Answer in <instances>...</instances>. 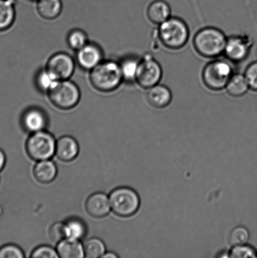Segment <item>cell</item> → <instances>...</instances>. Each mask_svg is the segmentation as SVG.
<instances>
[{
	"instance_id": "6da1fadb",
	"label": "cell",
	"mask_w": 257,
	"mask_h": 258,
	"mask_svg": "<svg viewBox=\"0 0 257 258\" xmlns=\"http://www.w3.org/2000/svg\"><path fill=\"white\" fill-rule=\"evenodd\" d=\"M90 82L98 92L110 93L117 89L123 82L119 62L104 60L90 71Z\"/></svg>"
},
{
	"instance_id": "7a4b0ae2",
	"label": "cell",
	"mask_w": 257,
	"mask_h": 258,
	"mask_svg": "<svg viewBox=\"0 0 257 258\" xmlns=\"http://www.w3.org/2000/svg\"><path fill=\"white\" fill-rule=\"evenodd\" d=\"M227 39L224 32L217 28L205 27L196 33L193 45L201 56L215 58L224 54Z\"/></svg>"
},
{
	"instance_id": "3957f363",
	"label": "cell",
	"mask_w": 257,
	"mask_h": 258,
	"mask_svg": "<svg viewBox=\"0 0 257 258\" xmlns=\"http://www.w3.org/2000/svg\"><path fill=\"white\" fill-rule=\"evenodd\" d=\"M157 36L165 47L178 50L187 44L190 39V29L183 20L171 17L159 25Z\"/></svg>"
},
{
	"instance_id": "277c9868",
	"label": "cell",
	"mask_w": 257,
	"mask_h": 258,
	"mask_svg": "<svg viewBox=\"0 0 257 258\" xmlns=\"http://www.w3.org/2000/svg\"><path fill=\"white\" fill-rule=\"evenodd\" d=\"M47 95L54 107L63 110L76 107L81 97L79 88L69 80L57 81Z\"/></svg>"
},
{
	"instance_id": "5b68a950",
	"label": "cell",
	"mask_w": 257,
	"mask_h": 258,
	"mask_svg": "<svg viewBox=\"0 0 257 258\" xmlns=\"http://www.w3.org/2000/svg\"><path fill=\"white\" fill-rule=\"evenodd\" d=\"M233 75V68L230 62L224 60H214L204 68L202 80L209 89L220 91L226 88Z\"/></svg>"
},
{
	"instance_id": "8992f818",
	"label": "cell",
	"mask_w": 257,
	"mask_h": 258,
	"mask_svg": "<svg viewBox=\"0 0 257 258\" xmlns=\"http://www.w3.org/2000/svg\"><path fill=\"white\" fill-rule=\"evenodd\" d=\"M111 209L118 216L128 217L137 213L140 199L134 189L120 187L114 189L109 197Z\"/></svg>"
},
{
	"instance_id": "52a82bcc",
	"label": "cell",
	"mask_w": 257,
	"mask_h": 258,
	"mask_svg": "<svg viewBox=\"0 0 257 258\" xmlns=\"http://www.w3.org/2000/svg\"><path fill=\"white\" fill-rule=\"evenodd\" d=\"M56 141L51 134L42 131L32 133L28 139L26 150L34 160H48L55 154Z\"/></svg>"
},
{
	"instance_id": "ba28073f",
	"label": "cell",
	"mask_w": 257,
	"mask_h": 258,
	"mask_svg": "<svg viewBox=\"0 0 257 258\" xmlns=\"http://www.w3.org/2000/svg\"><path fill=\"white\" fill-rule=\"evenodd\" d=\"M163 72L159 62L150 54L140 59L135 82L140 87L147 90L159 84Z\"/></svg>"
},
{
	"instance_id": "9c48e42d",
	"label": "cell",
	"mask_w": 257,
	"mask_h": 258,
	"mask_svg": "<svg viewBox=\"0 0 257 258\" xmlns=\"http://www.w3.org/2000/svg\"><path fill=\"white\" fill-rule=\"evenodd\" d=\"M45 68L57 81L69 80L75 72V60L67 53L57 52L50 57Z\"/></svg>"
},
{
	"instance_id": "30bf717a",
	"label": "cell",
	"mask_w": 257,
	"mask_h": 258,
	"mask_svg": "<svg viewBox=\"0 0 257 258\" xmlns=\"http://www.w3.org/2000/svg\"><path fill=\"white\" fill-rule=\"evenodd\" d=\"M250 45V41L247 37L242 35H233L228 38L224 54L230 61H243L248 56Z\"/></svg>"
},
{
	"instance_id": "8fae6325",
	"label": "cell",
	"mask_w": 257,
	"mask_h": 258,
	"mask_svg": "<svg viewBox=\"0 0 257 258\" xmlns=\"http://www.w3.org/2000/svg\"><path fill=\"white\" fill-rule=\"evenodd\" d=\"M75 60L82 69L91 71L103 61V50L97 44L88 42L77 50Z\"/></svg>"
},
{
	"instance_id": "7c38bea8",
	"label": "cell",
	"mask_w": 257,
	"mask_h": 258,
	"mask_svg": "<svg viewBox=\"0 0 257 258\" xmlns=\"http://www.w3.org/2000/svg\"><path fill=\"white\" fill-rule=\"evenodd\" d=\"M46 114L39 108H30L25 111L22 117L23 127L29 133L44 131L47 125Z\"/></svg>"
},
{
	"instance_id": "4fadbf2b",
	"label": "cell",
	"mask_w": 257,
	"mask_h": 258,
	"mask_svg": "<svg viewBox=\"0 0 257 258\" xmlns=\"http://www.w3.org/2000/svg\"><path fill=\"white\" fill-rule=\"evenodd\" d=\"M85 210L94 218L107 216L111 210L109 197L103 193L92 195L85 202Z\"/></svg>"
},
{
	"instance_id": "5bb4252c",
	"label": "cell",
	"mask_w": 257,
	"mask_h": 258,
	"mask_svg": "<svg viewBox=\"0 0 257 258\" xmlns=\"http://www.w3.org/2000/svg\"><path fill=\"white\" fill-rule=\"evenodd\" d=\"M147 90L146 99L153 108L161 109L167 107L172 102V92L165 85L158 84Z\"/></svg>"
},
{
	"instance_id": "9a60e30c",
	"label": "cell",
	"mask_w": 257,
	"mask_h": 258,
	"mask_svg": "<svg viewBox=\"0 0 257 258\" xmlns=\"http://www.w3.org/2000/svg\"><path fill=\"white\" fill-rule=\"evenodd\" d=\"M79 151V145L72 137L63 136L56 142L55 154L60 161L70 162L74 160Z\"/></svg>"
},
{
	"instance_id": "2e32d148",
	"label": "cell",
	"mask_w": 257,
	"mask_h": 258,
	"mask_svg": "<svg viewBox=\"0 0 257 258\" xmlns=\"http://www.w3.org/2000/svg\"><path fill=\"white\" fill-rule=\"evenodd\" d=\"M147 15L151 22L159 25L171 17L169 5L163 0H155L148 7Z\"/></svg>"
},
{
	"instance_id": "e0dca14e",
	"label": "cell",
	"mask_w": 257,
	"mask_h": 258,
	"mask_svg": "<svg viewBox=\"0 0 257 258\" xmlns=\"http://www.w3.org/2000/svg\"><path fill=\"white\" fill-rule=\"evenodd\" d=\"M57 252L61 258H82L85 257L84 248L80 241L66 238L58 243Z\"/></svg>"
},
{
	"instance_id": "ac0fdd59",
	"label": "cell",
	"mask_w": 257,
	"mask_h": 258,
	"mask_svg": "<svg viewBox=\"0 0 257 258\" xmlns=\"http://www.w3.org/2000/svg\"><path fill=\"white\" fill-rule=\"evenodd\" d=\"M57 174V166L49 159L38 162L34 168L35 178L40 183H51L56 178Z\"/></svg>"
},
{
	"instance_id": "d6986e66",
	"label": "cell",
	"mask_w": 257,
	"mask_h": 258,
	"mask_svg": "<svg viewBox=\"0 0 257 258\" xmlns=\"http://www.w3.org/2000/svg\"><path fill=\"white\" fill-rule=\"evenodd\" d=\"M62 11L61 0H39L37 2V12L43 19H56Z\"/></svg>"
},
{
	"instance_id": "ffe728a7",
	"label": "cell",
	"mask_w": 257,
	"mask_h": 258,
	"mask_svg": "<svg viewBox=\"0 0 257 258\" xmlns=\"http://www.w3.org/2000/svg\"><path fill=\"white\" fill-rule=\"evenodd\" d=\"M16 11L14 3L0 0V32L6 31L14 24Z\"/></svg>"
},
{
	"instance_id": "44dd1931",
	"label": "cell",
	"mask_w": 257,
	"mask_h": 258,
	"mask_svg": "<svg viewBox=\"0 0 257 258\" xmlns=\"http://www.w3.org/2000/svg\"><path fill=\"white\" fill-rule=\"evenodd\" d=\"M225 88L228 95L235 98L242 97L250 89L245 75L241 74H233Z\"/></svg>"
},
{
	"instance_id": "7402d4cb",
	"label": "cell",
	"mask_w": 257,
	"mask_h": 258,
	"mask_svg": "<svg viewBox=\"0 0 257 258\" xmlns=\"http://www.w3.org/2000/svg\"><path fill=\"white\" fill-rule=\"evenodd\" d=\"M66 238L78 240L84 238L87 232V227L81 219L70 218L64 222Z\"/></svg>"
},
{
	"instance_id": "603a6c76",
	"label": "cell",
	"mask_w": 257,
	"mask_h": 258,
	"mask_svg": "<svg viewBox=\"0 0 257 258\" xmlns=\"http://www.w3.org/2000/svg\"><path fill=\"white\" fill-rule=\"evenodd\" d=\"M140 59L134 57H127L119 62L123 81L128 83L135 82Z\"/></svg>"
},
{
	"instance_id": "cb8c5ba5",
	"label": "cell",
	"mask_w": 257,
	"mask_h": 258,
	"mask_svg": "<svg viewBox=\"0 0 257 258\" xmlns=\"http://www.w3.org/2000/svg\"><path fill=\"white\" fill-rule=\"evenodd\" d=\"M84 248L85 257L87 258L102 257L106 252L104 242L95 237L88 240Z\"/></svg>"
},
{
	"instance_id": "d4e9b609",
	"label": "cell",
	"mask_w": 257,
	"mask_h": 258,
	"mask_svg": "<svg viewBox=\"0 0 257 258\" xmlns=\"http://www.w3.org/2000/svg\"><path fill=\"white\" fill-rule=\"evenodd\" d=\"M67 42L70 49L77 51L89 42L87 33L82 30L75 29L69 32Z\"/></svg>"
},
{
	"instance_id": "484cf974",
	"label": "cell",
	"mask_w": 257,
	"mask_h": 258,
	"mask_svg": "<svg viewBox=\"0 0 257 258\" xmlns=\"http://www.w3.org/2000/svg\"><path fill=\"white\" fill-rule=\"evenodd\" d=\"M57 82L50 73L44 68L38 72L35 77V84L40 92L47 93Z\"/></svg>"
},
{
	"instance_id": "4316f807",
	"label": "cell",
	"mask_w": 257,
	"mask_h": 258,
	"mask_svg": "<svg viewBox=\"0 0 257 258\" xmlns=\"http://www.w3.org/2000/svg\"><path fill=\"white\" fill-rule=\"evenodd\" d=\"M250 238V232L245 227L238 226L231 231L229 236V242L232 246L245 244Z\"/></svg>"
},
{
	"instance_id": "83f0119b",
	"label": "cell",
	"mask_w": 257,
	"mask_h": 258,
	"mask_svg": "<svg viewBox=\"0 0 257 258\" xmlns=\"http://www.w3.org/2000/svg\"><path fill=\"white\" fill-rule=\"evenodd\" d=\"M229 257L233 258L257 257V252L253 247L248 245L242 244L235 246L229 252Z\"/></svg>"
},
{
	"instance_id": "f1b7e54d",
	"label": "cell",
	"mask_w": 257,
	"mask_h": 258,
	"mask_svg": "<svg viewBox=\"0 0 257 258\" xmlns=\"http://www.w3.org/2000/svg\"><path fill=\"white\" fill-rule=\"evenodd\" d=\"M49 236L50 239L56 243H59L62 240L66 239L64 223L56 222L53 224L50 227Z\"/></svg>"
},
{
	"instance_id": "f546056e",
	"label": "cell",
	"mask_w": 257,
	"mask_h": 258,
	"mask_svg": "<svg viewBox=\"0 0 257 258\" xmlns=\"http://www.w3.org/2000/svg\"><path fill=\"white\" fill-rule=\"evenodd\" d=\"M24 252L14 244H7L0 247V258H24Z\"/></svg>"
},
{
	"instance_id": "4dcf8cb0",
	"label": "cell",
	"mask_w": 257,
	"mask_h": 258,
	"mask_svg": "<svg viewBox=\"0 0 257 258\" xmlns=\"http://www.w3.org/2000/svg\"><path fill=\"white\" fill-rule=\"evenodd\" d=\"M32 258H57L59 257L57 250L49 246H41L37 247L30 255Z\"/></svg>"
},
{
	"instance_id": "1f68e13d",
	"label": "cell",
	"mask_w": 257,
	"mask_h": 258,
	"mask_svg": "<svg viewBox=\"0 0 257 258\" xmlns=\"http://www.w3.org/2000/svg\"><path fill=\"white\" fill-rule=\"evenodd\" d=\"M244 75L250 89L257 91V61L248 66Z\"/></svg>"
},
{
	"instance_id": "d6a6232c",
	"label": "cell",
	"mask_w": 257,
	"mask_h": 258,
	"mask_svg": "<svg viewBox=\"0 0 257 258\" xmlns=\"http://www.w3.org/2000/svg\"><path fill=\"white\" fill-rule=\"evenodd\" d=\"M5 164H6V156L4 152L0 149V172L4 168Z\"/></svg>"
},
{
	"instance_id": "836d02e7",
	"label": "cell",
	"mask_w": 257,
	"mask_h": 258,
	"mask_svg": "<svg viewBox=\"0 0 257 258\" xmlns=\"http://www.w3.org/2000/svg\"><path fill=\"white\" fill-rule=\"evenodd\" d=\"M118 256L114 252H105L102 256L103 258H117Z\"/></svg>"
},
{
	"instance_id": "e575fe53",
	"label": "cell",
	"mask_w": 257,
	"mask_h": 258,
	"mask_svg": "<svg viewBox=\"0 0 257 258\" xmlns=\"http://www.w3.org/2000/svg\"><path fill=\"white\" fill-rule=\"evenodd\" d=\"M3 214V208L1 206H0V217L2 216V215Z\"/></svg>"
},
{
	"instance_id": "d590c367",
	"label": "cell",
	"mask_w": 257,
	"mask_h": 258,
	"mask_svg": "<svg viewBox=\"0 0 257 258\" xmlns=\"http://www.w3.org/2000/svg\"><path fill=\"white\" fill-rule=\"evenodd\" d=\"M7 1L11 2L12 3H15L17 1V0H7Z\"/></svg>"
},
{
	"instance_id": "8d00e7d4",
	"label": "cell",
	"mask_w": 257,
	"mask_h": 258,
	"mask_svg": "<svg viewBox=\"0 0 257 258\" xmlns=\"http://www.w3.org/2000/svg\"><path fill=\"white\" fill-rule=\"evenodd\" d=\"M32 1H35V2H37V1H39V0H32Z\"/></svg>"
},
{
	"instance_id": "74e56055",
	"label": "cell",
	"mask_w": 257,
	"mask_h": 258,
	"mask_svg": "<svg viewBox=\"0 0 257 258\" xmlns=\"http://www.w3.org/2000/svg\"><path fill=\"white\" fill-rule=\"evenodd\" d=\"M256 56H257V51H256Z\"/></svg>"
}]
</instances>
